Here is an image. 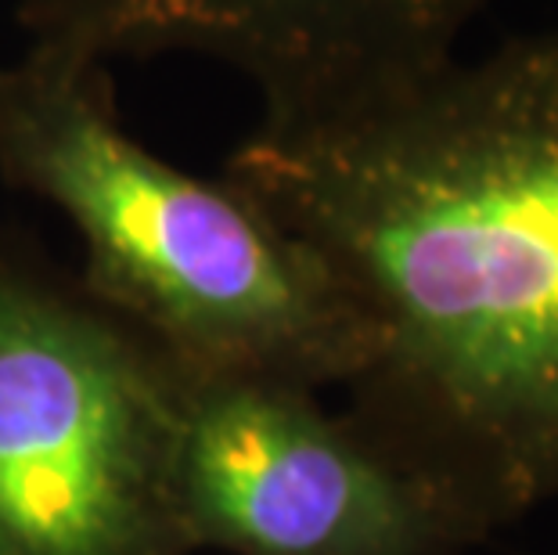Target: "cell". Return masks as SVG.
I'll use <instances>...</instances> for the list:
<instances>
[{
  "mask_svg": "<svg viewBox=\"0 0 558 555\" xmlns=\"http://www.w3.org/2000/svg\"><path fill=\"white\" fill-rule=\"evenodd\" d=\"M223 181L361 311L357 426L486 541L558 502V26L259 120Z\"/></svg>",
  "mask_w": 558,
  "mask_h": 555,
  "instance_id": "obj_1",
  "label": "cell"
},
{
  "mask_svg": "<svg viewBox=\"0 0 558 555\" xmlns=\"http://www.w3.org/2000/svg\"><path fill=\"white\" fill-rule=\"evenodd\" d=\"M0 173L87 253L90 300L202 372L350 386L372 336L331 270L228 181L126 134L105 69L26 51L0 65Z\"/></svg>",
  "mask_w": 558,
  "mask_h": 555,
  "instance_id": "obj_2",
  "label": "cell"
},
{
  "mask_svg": "<svg viewBox=\"0 0 558 555\" xmlns=\"http://www.w3.org/2000/svg\"><path fill=\"white\" fill-rule=\"evenodd\" d=\"M173 444V361L0 264V555H187Z\"/></svg>",
  "mask_w": 558,
  "mask_h": 555,
  "instance_id": "obj_3",
  "label": "cell"
},
{
  "mask_svg": "<svg viewBox=\"0 0 558 555\" xmlns=\"http://www.w3.org/2000/svg\"><path fill=\"white\" fill-rule=\"evenodd\" d=\"M177 372L173 487L187 545L228 555H465L480 530L317 389Z\"/></svg>",
  "mask_w": 558,
  "mask_h": 555,
  "instance_id": "obj_4",
  "label": "cell"
},
{
  "mask_svg": "<svg viewBox=\"0 0 558 555\" xmlns=\"http://www.w3.org/2000/svg\"><path fill=\"white\" fill-rule=\"evenodd\" d=\"M26 51L105 69L192 55L239 73L259 120H311L433 73L490 0H8Z\"/></svg>",
  "mask_w": 558,
  "mask_h": 555,
  "instance_id": "obj_5",
  "label": "cell"
}]
</instances>
